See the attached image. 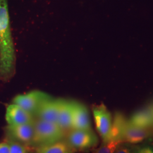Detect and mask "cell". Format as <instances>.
<instances>
[{
	"instance_id": "obj_1",
	"label": "cell",
	"mask_w": 153,
	"mask_h": 153,
	"mask_svg": "<svg viewBox=\"0 0 153 153\" xmlns=\"http://www.w3.org/2000/svg\"><path fill=\"white\" fill-rule=\"evenodd\" d=\"M15 65L7 0H0V78L5 81L9 79L14 73Z\"/></svg>"
},
{
	"instance_id": "obj_2",
	"label": "cell",
	"mask_w": 153,
	"mask_h": 153,
	"mask_svg": "<svg viewBox=\"0 0 153 153\" xmlns=\"http://www.w3.org/2000/svg\"><path fill=\"white\" fill-rule=\"evenodd\" d=\"M64 130L57 123L38 119L34 122V134L31 145L39 147L61 141Z\"/></svg>"
},
{
	"instance_id": "obj_3",
	"label": "cell",
	"mask_w": 153,
	"mask_h": 153,
	"mask_svg": "<svg viewBox=\"0 0 153 153\" xmlns=\"http://www.w3.org/2000/svg\"><path fill=\"white\" fill-rule=\"evenodd\" d=\"M67 142L78 152L95 148L99 140L92 129H72L68 135Z\"/></svg>"
},
{
	"instance_id": "obj_4",
	"label": "cell",
	"mask_w": 153,
	"mask_h": 153,
	"mask_svg": "<svg viewBox=\"0 0 153 153\" xmlns=\"http://www.w3.org/2000/svg\"><path fill=\"white\" fill-rule=\"evenodd\" d=\"M93 113L97 130L102 141L108 140L111 129L112 116L107 107L103 103L94 105Z\"/></svg>"
},
{
	"instance_id": "obj_5",
	"label": "cell",
	"mask_w": 153,
	"mask_h": 153,
	"mask_svg": "<svg viewBox=\"0 0 153 153\" xmlns=\"http://www.w3.org/2000/svg\"><path fill=\"white\" fill-rule=\"evenodd\" d=\"M51 97L44 92L34 90L26 94L17 95L13 99V103L19 105L34 116L41 104Z\"/></svg>"
},
{
	"instance_id": "obj_6",
	"label": "cell",
	"mask_w": 153,
	"mask_h": 153,
	"mask_svg": "<svg viewBox=\"0 0 153 153\" xmlns=\"http://www.w3.org/2000/svg\"><path fill=\"white\" fill-rule=\"evenodd\" d=\"M5 131L7 140L25 145H31L34 134V123L22 125H8L6 126Z\"/></svg>"
},
{
	"instance_id": "obj_7",
	"label": "cell",
	"mask_w": 153,
	"mask_h": 153,
	"mask_svg": "<svg viewBox=\"0 0 153 153\" xmlns=\"http://www.w3.org/2000/svg\"><path fill=\"white\" fill-rule=\"evenodd\" d=\"M153 136V128H142L134 126L127 119L124 123L122 133L124 142L137 145Z\"/></svg>"
},
{
	"instance_id": "obj_8",
	"label": "cell",
	"mask_w": 153,
	"mask_h": 153,
	"mask_svg": "<svg viewBox=\"0 0 153 153\" xmlns=\"http://www.w3.org/2000/svg\"><path fill=\"white\" fill-rule=\"evenodd\" d=\"M71 125L72 129H92L88 108L77 101H72Z\"/></svg>"
},
{
	"instance_id": "obj_9",
	"label": "cell",
	"mask_w": 153,
	"mask_h": 153,
	"mask_svg": "<svg viewBox=\"0 0 153 153\" xmlns=\"http://www.w3.org/2000/svg\"><path fill=\"white\" fill-rule=\"evenodd\" d=\"M6 121L8 125H22L33 123V116L16 104L9 105L6 108Z\"/></svg>"
},
{
	"instance_id": "obj_10",
	"label": "cell",
	"mask_w": 153,
	"mask_h": 153,
	"mask_svg": "<svg viewBox=\"0 0 153 153\" xmlns=\"http://www.w3.org/2000/svg\"><path fill=\"white\" fill-rule=\"evenodd\" d=\"M58 109L59 99L51 97L41 104L35 116L38 117L39 120L57 123Z\"/></svg>"
},
{
	"instance_id": "obj_11",
	"label": "cell",
	"mask_w": 153,
	"mask_h": 153,
	"mask_svg": "<svg viewBox=\"0 0 153 153\" xmlns=\"http://www.w3.org/2000/svg\"><path fill=\"white\" fill-rule=\"evenodd\" d=\"M72 120V101L59 99L57 124L64 130L71 129Z\"/></svg>"
},
{
	"instance_id": "obj_12",
	"label": "cell",
	"mask_w": 153,
	"mask_h": 153,
	"mask_svg": "<svg viewBox=\"0 0 153 153\" xmlns=\"http://www.w3.org/2000/svg\"><path fill=\"white\" fill-rule=\"evenodd\" d=\"M129 121L133 125L140 128H153V104L134 113Z\"/></svg>"
},
{
	"instance_id": "obj_13",
	"label": "cell",
	"mask_w": 153,
	"mask_h": 153,
	"mask_svg": "<svg viewBox=\"0 0 153 153\" xmlns=\"http://www.w3.org/2000/svg\"><path fill=\"white\" fill-rule=\"evenodd\" d=\"M76 149L66 142L60 141L39 146L33 153H76Z\"/></svg>"
},
{
	"instance_id": "obj_14",
	"label": "cell",
	"mask_w": 153,
	"mask_h": 153,
	"mask_svg": "<svg viewBox=\"0 0 153 153\" xmlns=\"http://www.w3.org/2000/svg\"><path fill=\"white\" fill-rule=\"evenodd\" d=\"M126 120V118L120 112L115 113L114 119L112 120L109 138L108 140H114L123 141L122 133Z\"/></svg>"
},
{
	"instance_id": "obj_15",
	"label": "cell",
	"mask_w": 153,
	"mask_h": 153,
	"mask_svg": "<svg viewBox=\"0 0 153 153\" xmlns=\"http://www.w3.org/2000/svg\"><path fill=\"white\" fill-rule=\"evenodd\" d=\"M122 142H123L120 140H114L102 141L95 153H115L117 148Z\"/></svg>"
},
{
	"instance_id": "obj_16",
	"label": "cell",
	"mask_w": 153,
	"mask_h": 153,
	"mask_svg": "<svg viewBox=\"0 0 153 153\" xmlns=\"http://www.w3.org/2000/svg\"><path fill=\"white\" fill-rule=\"evenodd\" d=\"M115 153H138L137 145L122 142L119 145Z\"/></svg>"
},
{
	"instance_id": "obj_17",
	"label": "cell",
	"mask_w": 153,
	"mask_h": 153,
	"mask_svg": "<svg viewBox=\"0 0 153 153\" xmlns=\"http://www.w3.org/2000/svg\"><path fill=\"white\" fill-rule=\"evenodd\" d=\"M151 138L137 145L138 153H153V141Z\"/></svg>"
},
{
	"instance_id": "obj_18",
	"label": "cell",
	"mask_w": 153,
	"mask_h": 153,
	"mask_svg": "<svg viewBox=\"0 0 153 153\" xmlns=\"http://www.w3.org/2000/svg\"><path fill=\"white\" fill-rule=\"evenodd\" d=\"M7 142L10 146V153H28V149L25 145L9 140Z\"/></svg>"
},
{
	"instance_id": "obj_19",
	"label": "cell",
	"mask_w": 153,
	"mask_h": 153,
	"mask_svg": "<svg viewBox=\"0 0 153 153\" xmlns=\"http://www.w3.org/2000/svg\"><path fill=\"white\" fill-rule=\"evenodd\" d=\"M0 153H10V146L8 142L0 143Z\"/></svg>"
},
{
	"instance_id": "obj_20",
	"label": "cell",
	"mask_w": 153,
	"mask_h": 153,
	"mask_svg": "<svg viewBox=\"0 0 153 153\" xmlns=\"http://www.w3.org/2000/svg\"></svg>"
}]
</instances>
